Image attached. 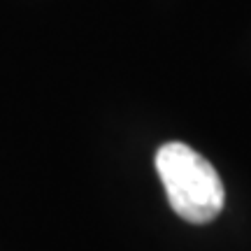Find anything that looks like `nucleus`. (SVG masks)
<instances>
[{
	"label": "nucleus",
	"mask_w": 251,
	"mask_h": 251,
	"mask_svg": "<svg viewBox=\"0 0 251 251\" xmlns=\"http://www.w3.org/2000/svg\"><path fill=\"white\" fill-rule=\"evenodd\" d=\"M156 170L172 209L188 224H209L224 209V181L214 165L181 142L163 144L156 153Z\"/></svg>",
	"instance_id": "nucleus-1"
}]
</instances>
